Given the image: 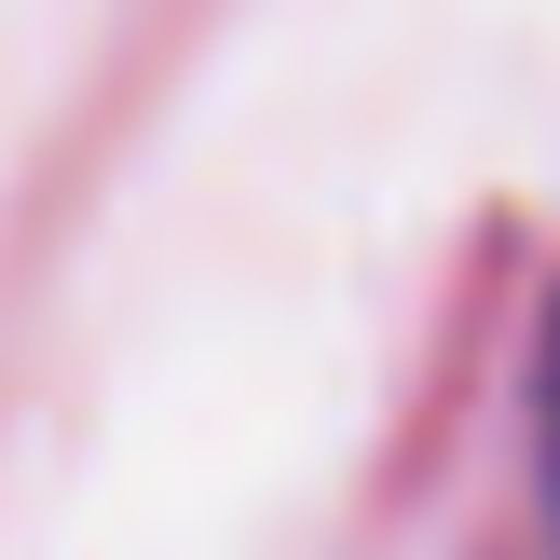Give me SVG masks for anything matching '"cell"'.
<instances>
[{"label":"cell","mask_w":560,"mask_h":560,"mask_svg":"<svg viewBox=\"0 0 560 560\" xmlns=\"http://www.w3.org/2000/svg\"><path fill=\"white\" fill-rule=\"evenodd\" d=\"M534 492H547V534H560V315H547V355H534Z\"/></svg>","instance_id":"1"}]
</instances>
